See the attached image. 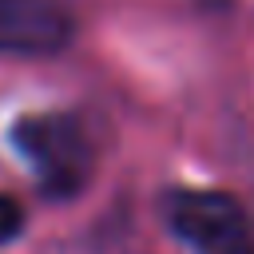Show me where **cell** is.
Returning <instances> with one entry per match:
<instances>
[{
  "mask_svg": "<svg viewBox=\"0 0 254 254\" xmlns=\"http://www.w3.org/2000/svg\"><path fill=\"white\" fill-rule=\"evenodd\" d=\"M12 147L32 167L40 190L52 198L75 194L95 167V151H91L83 123L75 115H64V111H40V115L16 119L12 123Z\"/></svg>",
  "mask_w": 254,
  "mask_h": 254,
  "instance_id": "cell-1",
  "label": "cell"
},
{
  "mask_svg": "<svg viewBox=\"0 0 254 254\" xmlns=\"http://www.w3.org/2000/svg\"><path fill=\"white\" fill-rule=\"evenodd\" d=\"M163 214L194 254H254L250 218L222 190H171Z\"/></svg>",
  "mask_w": 254,
  "mask_h": 254,
  "instance_id": "cell-2",
  "label": "cell"
},
{
  "mask_svg": "<svg viewBox=\"0 0 254 254\" xmlns=\"http://www.w3.org/2000/svg\"><path fill=\"white\" fill-rule=\"evenodd\" d=\"M71 40V16L60 0H0V52L56 56Z\"/></svg>",
  "mask_w": 254,
  "mask_h": 254,
  "instance_id": "cell-3",
  "label": "cell"
},
{
  "mask_svg": "<svg viewBox=\"0 0 254 254\" xmlns=\"http://www.w3.org/2000/svg\"><path fill=\"white\" fill-rule=\"evenodd\" d=\"M20 226H24V210L16 206V198L0 194V242H12L20 234Z\"/></svg>",
  "mask_w": 254,
  "mask_h": 254,
  "instance_id": "cell-4",
  "label": "cell"
}]
</instances>
